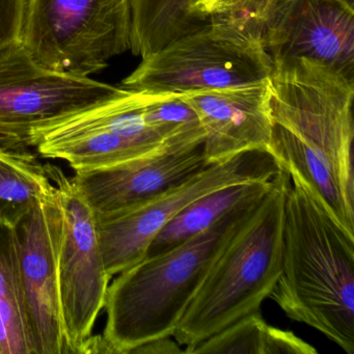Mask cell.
I'll use <instances>...</instances> for the list:
<instances>
[{
	"mask_svg": "<svg viewBox=\"0 0 354 354\" xmlns=\"http://www.w3.org/2000/svg\"><path fill=\"white\" fill-rule=\"evenodd\" d=\"M270 153L354 235V80L306 57L273 62Z\"/></svg>",
	"mask_w": 354,
	"mask_h": 354,
	"instance_id": "obj_1",
	"label": "cell"
},
{
	"mask_svg": "<svg viewBox=\"0 0 354 354\" xmlns=\"http://www.w3.org/2000/svg\"><path fill=\"white\" fill-rule=\"evenodd\" d=\"M289 174L281 274L269 297L290 319L353 354L354 235L299 176Z\"/></svg>",
	"mask_w": 354,
	"mask_h": 354,
	"instance_id": "obj_2",
	"label": "cell"
},
{
	"mask_svg": "<svg viewBox=\"0 0 354 354\" xmlns=\"http://www.w3.org/2000/svg\"><path fill=\"white\" fill-rule=\"evenodd\" d=\"M258 202L234 209L192 239L119 273L107 290L106 323L94 337L93 353L131 354L153 339L173 337L211 267Z\"/></svg>",
	"mask_w": 354,
	"mask_h": 354,
	"instance_id": "obj_3",
	"label": "cell"
},
{
	"mask_svg": "<svg viewBox=\"0 0 354 354\" xmlns=\"http://www.w3.org/2000/svg\"><path fill=\"white\" fill-rule=\"evenodd\" d=\"M290 179L281 169L211 267L173 335L185 350L260 312L270 296L281 274Z\"/></svg>",
	"mask_w": 354,
	"mask_h": 354,
	"instance_id": "obj_4",
	"label": "cell"
},
{
	"mask_svg": "<svg viewBox=\"0 0 354 354\" xmlns=\"http://www.w3.org/2000/svg\"><path fill=\"white\" fill-rule=\"evenodd\" d=\"M272 66L258 22L242 12L219 14L142 57L121 88L178 94L230 88L267 80Z\"/></svg>",
	"mask_w": 354,
	"mask_h": 354,
	"instance_id": "obj_5",
	"label": "cell"
},
{
	"mask_svg": "<svg viewBox=\"0 0 354 354\" xmlns=\"http://www.w3.org/2000/svg\"><path fill=\"white\" fill-rule=\"evenodd\" d=\"M131 0H26L19 43L43 67L90 76L131 50Z\"/></svg>",
	"mask_w": 354,
	"mask_h": 354,
	"instance_id": "obj_6",
	"label": "cell"
},
{
	"mask_svg": "<svg viewBox=\"0 0 354 354\" xmlns=\"http://www.w3.org/2000/svg\"><path fill=\"white\" fill-rule=\"evenodd\" d=\"M121 86L53 71L19 42L0 50V148L30 150L40 128L111 100Z\"/></svg>",
	"mask_w": 354,
	"mask_h": 354,
	"instance_id": "obj_7",
	"label": "cell"
},
{
	"mask_svg": "<svg viewBox=\"0 0 354 354\" xmlns=\"http://www.w3.org/2000/svg\"><path fill=\"white\" fill-rule=\"evenodd\" d=\"M281 169L271 153H242L209 165L142 206L95 216L107 273L113 277L145 259L157 233L196 198L234 184L270 181Z\"/></svg>",
	"mask_w": 354,
	"mask_h": 354,
	"instance_id": "obj_8",
	"label": "cell"
},
{
	"mask_svg": "<svg viewBox=\"0 0 354 354\" xmlns=\"http://www.w3.org/2000/svg\"><path fill=\"white\" fill-rule=\"evenodd\" d=\"M63 212L59 252V285L67 354L92 353L95 323L104 308L109 281L92 209L72 178L45 165Z\"/></svg>",
	"mask_w": 354,
	"mask_h": 354,
	"instance_id": "obj_9",
	"label": "cell"
},
{
	"mask_svg": "<svg viewBox=\"0 0 354 354\" xmlns=\"http://www.w3.org/2000/svg\"><path fill=\"white\" fill-rule=\"evenodd\" d=\"M20 269L35 354H67L59 285L63 212L57 189L17 227Z\"/></svg>",
	"mask_w": 354,
	"mask_h": 354,
	"instance_id": "obj_10",
	"label": "cell"
},
{
	"mask_svg": "<svg viewBox=\"0 0 354 354\" xmlns=\"http://www.w3.org/2000/svg\"><path fill=\"white\" fill-rule=\"evenodd\" d=\"M264 43L273 62L306 57L354 76V10L339 0H281Z\"/></svg>",
	"mask_w": 354,
	"mask_h": 354,
	"instance_id": "obj_11",
	"label": "cell"
},
{
	"mask_svg": "<svg viewBox=\"0 0 354 354\" xmlns=\"http://www.w3.org/2000/svg\"><path fill=\"white\" fill-rule=\"evenodd\" d=\"M208 165L203 145L171 146L113 167L75 171L72 181L101 216L142 206Z\"/></svg>",
	"mask_w": 354,
	"mask_h": 354,
	"instance_id": "obj_12",
	"label": "cell"
},
{
	"mask_svg": "<svg viewBox=\"0 0 354 354\" xmlns=\"http://www.w3.org/2000/svg\"><path fill=\"white\" fill-rule=\"evenodd\" d=\"M182 95L204 128L203 146L208 165L250 151L270 153L273 122L269 78Z\"/></svg>",
	"mask_w": 354,
	"mask_h": 354,
	"instance_id": "obj_13",
	"label": "cell"
},
{
	"mask_svg": "<svg viewBox=\"0 0 354 354\" xmlns=\"http://www.w3.org/2000/svg\"><path fill=\"white\" fill-rule=\"evenodd\" d=\"M271 184L272 180L234 184L196 198L157 233L145 258L163 254L206 231L234 209L258 202Z\"/></svg>",
	"mask_w": 354,
	"mask_h": 354,
	"instance_id": "obj_14",
	"label": "cell"
},
{
	"mask_svg": "<svg viewBox=\"0 0 354 354\" xmlns=\"http://www.w3.org/2000/svg\"><path fill=\"white\" fill-rule=\"evenodd\" d=\"M0 354H35L17 229L0 225Z\"/></svg>",
	"mask_w": 354,
	"mask_h": 354,
	"instance_id": "obj_15",
	"label": "cell"
},
{
	"mask_svg": "<svg viewBox=\"0 0 354 354\" xmlns=\"http://www.w3.org/2000/svg\"><path fill=\"white\" fill-rule=\"evenodd\" d=\"M169 147L155 140L126 138L97 130L59 142L39 144L35 149L45 158L62 159L67 161L74 171H84L142 158Z\"/></svg>",
	"mask_w": 354,
	"mask_h": 354,
	"instance_id": "obj_16",
	"label": "cell"
},
{
	"mask_svg": "<svg viewBox=\"0 0 354 354\" xmlns=\"http://www.w3.org/2000/svg\"><path fill=\"white\" fill-rule=\"evenodd\" d=\"M53 192L46 167L34 152L0 148V225L17 229Z\"/></svg>",
	"mask_w": 354,
	"mask_h": 354,
	"instance_id": "obj_17",
	"label": "cell"
},
{
	"mask_svg": "<svg viewBox=\"0 0 354 354\" xmlns=\"http://www.w3.org/2000/svg\"><path fill=\"white\" fill-rule=\"evenodd\" d=\"M192 0H131V50L145 57L176 39L198 30Z\"/></svg>",
	"mask_w": 354,
	"mask_h": 354,
	"instance_id": "obj_18",
	"label": "cell"
},
{
	"mask_svg": "<svg viewBox=\"0 0 354 354\" xmlns=\"http://www.w3.org/2000/svg\"><path fill=\"white\" fill-rule=\"evenodd\" d=\"M142 92L145 119L169 146L192 147L204 144V128L183 95Z\"/></svg>",
	"mask_w": 354,
	"mask_h": 354,
	"instance_id": "obj_19",
	"label": "cell"
},
{
	"mask_svg": "<svg viewBox=\"0 0 354 354\" xmlns=\"http://www.w3.org/2000/svg\"><path fill=\"white\" fill-rule=\"evenodd\" d=\"M269 324L260 312L252 313L211 335L190 349L189 354H265Z\"/></svg>",
	"mask_w": 354,
	"mask_h": 354,
	"instance_id": "obj_20",
	"label": "cell"
},
{
	"mask_svg": "<svg viewBox=\"0 0 354 354\" xmlns=\"http://www.w3.org/2000/svg\"><path fill=\"white\" fill-rule=\"evenodd\" d=\"M268 0H192L190 14L198 30L206 26L211 16L242 12L257 18L264 13Z\"/></svg>",
	"mask_w": 354,
	"mask_h": 354,
	"instance_id": "obj_21",
	"label": "cell"
},
{
	"mask_svg": "<svg viewBox=\"0 0 354 354\" xmlns=\"http://www.w3.org/2000/svg\"><path fill=\"white\" fill-rule=\"evenodd\" d=\"M26 0H0V50L19 42Z\"/></svg>",
	"mask_w": 354,
	"mask_h": 354,
	"instance_id": "obj_22",
	"label": "cell"
},
{
	"mask_svg": "<svg viewBox=\"0 0 354 354\" xmlns=\"http://www.w3.org/2000/svg\"><path fill=\"white\" fill-rule=\"evenodd\" d=\"M317 350L292 331L269 325L265 354H317Z\"/></svg>",
	"mask_w": 354,
	"mask_h": 354,
	"instance_id": "obj_23",
	"label": "cell"
},
{
	"mask_svg": "<svg viewBox=\"0 0 354 354\" xmlns=\"http://www.w3.org/2000/svg\"><path fill=\"white\" fill-rule=\"evenodd\" d=\"M182 352L184 351L180 348L177 341H173L171 337H167L148 342L136 348L131 354H175Z\"/></svg>",
	"mask_w": 354,
	"mask_h": 354,
	"instance_id": "obj_24",
	"label": "cell"
},
{
	"mask_svg": "<svg viewBox=\"0 0 354 354\" xmlns=\"http://www.w3.org/2000/svg\"><path fill=\"white\" fill-rule=\"evenodd\" d=\"M342 3L347 6L349 9L354 10V0H339Z\"/></svg>",
	"mask_w": 354,
	"mask_h": 354,
	"instance_id": "obj_25",
	"label": "cell"
}]
</instances>
